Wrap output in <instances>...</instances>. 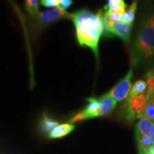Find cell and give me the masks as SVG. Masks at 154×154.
<instances>
[{
    "label": "cell",
    "mask_w": 154,
    "mask_h": 154,
    "mask_svg": "<svg viewBox=\"0 0 154 154\" xmlns=\"http://www.w3.org/2000/svg\"><path fill=\"white\" fill-rule=\"evenodd\" d=\"M147 101V92L135 97H128L124 104L125 117L132 122L135 119H141L145 111Z\"/></svg>",
    "instance_id": "3957f363"
},
{
    "label": "cell",
    "mask_w": 154,
    "mask_h": 154,
    "mask_svg": "<svg viewBox=\"0 0 154 154\" xmlns=\"http://www.w3.org/2000/svg\"><path fill=\"white\" fill-rule=\"evenodd\" d=\"M99 117L104 116L110 113L116 106V101L110 96L109 92L99 99Z\"/></svg>",
    "instance_id": "52a82bcc"
},
{
    "label": "cell",
    "mask_w": 154,
    "mask_h": 154,
    "mask_svg": "<svg viewBox=\"0 0 154 154\" xmlns=\"http://www.w3.org/2000/svg\"><path fill=\"white\" fill-rule=\"evenodd\" d=\"M154 58V28L150 18L143 23L132 50L134 66Z\"/></svg>",
    "instance_id": "7a4b0ae2"
},
{
    "label": "cell",
    "mask_w": 154,
    "mask_h": 154,
    "mask_svg": "<svg viewBox=\"0 0 154 154\" xmlns=\"http://www.w3.org/2000/svg\"><path fill=\"white\" fill-rule=\"evenodd\" d=\"M146 92H147V101H146V106L143 117H146L154 122V91H149L147 90Z\"/></svg>",
    "instance_id": "8fae6325"
},
{
    "label": "cell",
    "mask_w": 154,
    "mask_h": 154,
    "mask_svg": "<svg viewBox=\"0 0 154 154\" xmlns=\"http://www.w3.org/2000/svg\"><path fill=\"white\" fill-rule=\"evenodd\" d=\"M25 7L28 12L32 16H36L39 13L38 0H26Z\"/></svg>",
    "instance_id": "9a60e30c"
},
{
    "label": "cell",
    "mask_w": 154,
    "mask_h": 154,
    "mask_svg": "<svg viewBox=\"0 0 154 154\" xmlns=\"http://www.w3.org/2000/svg\"><path fill=\"white\" fill-rule=\"evenodd\" d=\"M145 79L148 85V91H154V69L147 72L145 75Z\"/></svg>",
    "instance_id": "e0dca14e"
},
{
    "label": "cell",
    "mask_w": 154,
    "mask_h": 154,
    "mask_svg": "<svg viewBox=\"0 0 154 154\" xmlns=\"http://www.w3.org/2000/svg\"><path fill=\"white\" fill-rule=\"evenodd\" d=\"M59 125V122L55 119L51 118L47 113H43L40 121V128L44 134L49 135Z\"/></svg>",
    "instance_id": "9c48e42d"
},
{
    "label": "cell",
    "mask_w": 154,
    "mask_h": 154,
    "mask_svg": "<svg viewBox=\"0 0 154 154\" xmlns=\"http://www.w3.org/2000/svg\"><path fill=\"white\" fill-rule=\"evenodd\" d=\"M103 14L101 9L95 14L88 9H82L73 13L71 17L76 28L79 44L89 47L97 58L99 42L103 34Z\"/></svg>",
    "instance_id": "6da1fadb"
},
{
    "label": "cell",
    "mask_w": 154,
    "mask_h": 154,
    "mask_svg": "<svg viewBox=\"0 0 154 154\" xmlns=\"http://www.w3.org/2000/svg\"><path fill=\"white\" fill-rule=\"evenodd\" d=\"M36 17L40 24L46 26L62 19H71L72 14L59 8H53L39 12Z\"/></svg>",
    "instance_id": "8992f818"
},
{
    "label": "cell",
    "mask_w": 154,
    "mask_h": 154,
    "mask_svg": "<svg viewBox=\"0 0 154 154\" xmlns=\"http://www.w3.org/2000/svg\"><path fill=\"white\" fill-rule=\"evenodd\" d=\"M127 5L124 0H108L107 4L104 6L105 11L111 10L116 12L125 13Z\"/></svg>",
    "instance_id": "7c38bea8"
},
{
    "label": "cell",
    "mask_w": 154,
    "mask_h": 154,
    "mask_svg": "<svg viewBox=\"0 0 154 154\" xmlns=\"http://www.w3.org/2000/svg\"><path fill=\"white\" fill-rule=\"evenodd\" d=\"M151 138L152 140V143H153V146H154V125L153 127V129H152L151 134Z\"/></svg>",
    "instance_id": "ffe728a7"
},
{
    "label": "cell",
    "mask_w": 154,
    "mask_h": 154,
    "mask_svg": "<svg viewBox=\"0 0 154 154\" xmlns=\"http://www.w3.org/2000/svg\"><path fill=\"white\" fill-rule=\"evenodd\" d=\"M86 101H88V103L85 109H83L82 111H80L70 119V122L72 124L78 122V121L99 117L100 106L99 99L94 97H90L86 99Z\"/></svg>",
    "instance_id": "5b68a950"
},
{
    "label": "cell",
    "mask_w": 154,
    "mask_h": 154,
    "mask_svg": "<svg viewBox=\"0 0 154 154\" xmlns=\"http://www.w3.org/2000/svg\"><path fill=\"white\" fill-rule=\"evenodd\" d=\"M148 85L147 83L143 80H138L134 83L131 89L128 97L133 98L135 96L140 95V94H145L147 91Z\"/></svg>",
    "instance_id": "4fadbf2b"
},
{
    "label": "cell",
    "mask_w": 154,
    "mask_h": 154,
    "mask_svg": "<svg viewBox=\"0 0 154 154\" xmlns=\"http://www.w3.org/2000/svg\"><path fill=\"white\" fill-rule=\"evenodd\" d=\"M75 129V126L73 124H63L59 125L55 128L52 132L49 135V138L51 139L62 138L72 132Z\"/></svg>",
    "instance_id": "30bf717a"
},
{
    "label": "cell",
    "mask_w": 154,
    "mask_h": 154,
    "mask_svg": "<svg viewBox=\"0 0 154 154\" xmlns=\"http://www.w3.org/2000/svg\"><path fill=\"white\" fill-rule=\"evenodd\" d=\"M73 5L72 0H60L58 8L63 11H66Z\"/></svg>",
    "instance_id": "d6986e66"
},
{
    "label": "cell",
    "mask_w": 154,
    "mask_h": 154,
    "mask_svg": "<svg viewBox=\"0 0 154 154\" xmlns=\"http://www.w3.org/2000/svg\"><path fill=\"white\" fill-rule=\"evenodd\" d=\"M133 74H134V71L131 68L130 69L126 76L110 91H109L110 96L116 101L121 102L124 101L129 96L131 89V79Z\"/></svg>",
    "instance_id": "277c9868"
},
{
    "label": "cell",
    "mask_w": 154,
    "mask_h": 154,
    "mask_svg": "<svg viewBox=\"0 0 154 154\" xmlns=\"http://www.w3.org/2000/svg\"><path fill=\"white\" fill-rule=\"evenodd\" d=\"M60 0H40V3L44 7H55L59 6Z\"/></svg>",
    "instance_id": "ac0fdd59"
},
{
    "label": "cell",
    "mask_w": 154,
    "mask_h": 154,
    "mask_svg": "<svg viewBox=\"0 0 154 154\" xmlns=\"http://www.w3.org/2000/svg\"><path fill=\"white\" fill-rule=\"evenodd\" d=\"M124 13L116 12L111 10H106L104 12V17L111 22H122Z\"/></svg>",
    "instance_id": "2e32d148"
},
{
    "label": "cell",
    "mask_w": 154,
    "mask_h": 154,
    "mask_svg": "<svg viewBox=\"0 0 154 154\" xmlns=\"http://www.w3.org/2000/svg\"><path fill=\"white\" fill-rule=\"evenodd\" d=\"M138 7V0H134L128 9H126V12L124 13V17H123L122 22L128 23V24H132L134 22L135 14L137 10Z\"/></svg>",
    "instance_id": "5bb4252c"
},
{
    "label": "cell",
    "mask_w": 154,
    "mask_h": 154,
    "mask_svg": "<svg viewBox=\"0 0 154 154\" xmlns=\"http://www.w3.org/2000/svg\"><path fill=\"white\" fill-rule=\"evenodd\" d=\"M150 19H151V22L152 23V24H153V26L154 28V11H153V14H152V16L150 17Z\"/></svg>",
    "instance_id": "44dd1931"
},
{
    "label": "cell",
    "mask_w": 154,
    "mask_h": 154,
    "mask_svg": "<svg viewBox=\"0 0 154 154\" xmlns=\"http://www.w3.org/2000/svg\"><path fill=\"white\" fill-rule=\"evenodd\" d=\"M154 122L150 119L143 117L136 125V134L142 135L146 137H151Z\"/></svg>",
    "instance_id": "ba28073f"
}]
</instances>
